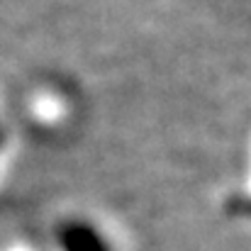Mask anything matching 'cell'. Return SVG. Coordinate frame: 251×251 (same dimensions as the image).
Segmentation results:
<instances>
[{
  "label": "cell",
  "instance_id": "cell-2",
  "mask_svg": "<svg viewBox=\"0 0 251 251\" xmlns=\"http://www.w3.org/2000/svg\"><path fill=\"white\" fill-rule=\"evenodd\" d=\"M227 207L232 212H251V200H247V198H229Z\"/></svg>",
  "mask_w": 251,
  "mask_h": 251
},
{
  "label": "cell",
  "instance_id": "cell-1",
  "mask_svg": "<svg viewBox=\"0 0 251 251\" xmlns=\"http://www.w3.org/2000/svg\"><path fill=\"white\" fill-rule=\"evenodd\" d=\"M59 242L64 251H107L102 239L88 225H78V222L64 225L59 232Z\"/></svg>",
  "mask_w": 251,
  "mask_h": 251
}]
</instances>
